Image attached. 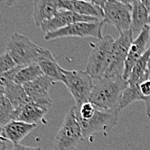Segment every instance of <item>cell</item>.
I'll use <instances>...</instances> for the list:
<instances>
[{
	"label": "cell",
	"instance_id": "6da1fadb",
	"mask_svg": "<svg viewBox=\"0 0 150 150\" xmlns=\"http://www.w3.org/2000/svg\"><path fill=\"white\" fill-rule=\"evenodd\" d=\"M127 86V80L122 75L102 77L96 80V83H93L88 101L101 110H120V99Z\"/></svg>",
	"mask_w": 150,
	"mask_h": 150
},
{
	"label": "cell",
	"instance_id": "7a4b0ae2",
	"mask_svg": "<svg viewBox=\"0 0 150 150\" xmlns=\"http://www.w3.org/2000/svg\"><path fill=\"white\" fill-rule=\"evenodd\" d=\"M5 48L16 66L26 67L37 62L42 47L35 44L28 36L13 33Z\"/></svg>",
	"mask_w": 150,
	"mask_h": 150
},
{
	"label": "cell",
	"instance_id": "3957f363",
	"mask_svg": "<svg viewBox=\"0 0 150 150\" xmlns=\"http://www.w3.org/2000/svg\"><path fill=\"white\" fill-rule=\"evenodd\" d=\"M114 40L111 35H106L96 43H91V52L86 65V72L92 80H98L104 77L110 65V54Z\"/></svg>",
	"mask_w": 150,
	"mask_h": 150
},
{
	"label": "cell",
	"instance_id": "277c9868",
	"mask_svg": "<svg viewBox=\"0 0 150 150\" xmlns=\"http://www.w3.org/2000/svg\"><path fill=\"white\" fill-rule=\"evenodd\" d=\"M61 82L72 94L75 101V107L79 108L88 102L93 87V80L86 71H70L61 68Z\"/></svg>",
	"mask_w": 150,
	"mask_h": 150
},
{
	"label": "cell",
	"instance_id": "5b68a950",
	"mask_svg": "<svg viewBox=\"0 0 150 150\" xmlns=\"http://www.w3.org/2000/svg\"><path fill=\"white\" fill-rule=\"evenodd\" d=\"M83 139L80 126L76 119L75 106L67 112L54 141V150H75Z\"/></svg>",
	"mask_w": 150,
	"mask_h": 150
},
{
	"label": "cell",
	"instance_id": "8992f818",
	"mask_svg": "<svg viewBox=\"0 0 150 150\" xmlns=\"http://www.w3.org/2000/svg\"><path fill=\"white\" fill-rule=\"evenodd\" d=\"M133 42V33L130 30L121 33L111 48L110 65L105 72L104 77H114L123 74L124 63L127 58L129 47Z\"/></svg>",
	"mask_w": 150,
	"mask_h": 150
},
{
	"label": "cell",
	"instance_id": "52a82bcc",
	"mask_svg": "<svg viewBox=\"0 0 150 150\" xmlns=\"http://www.w3.org/2000/svg\"><path fill=\"white\" fill-rule=\"evenodd\" d=\"M105 23L103 20L97 23H86V22L76 23L56 31L47 33L44 35V40L52 41V40L64 38V37H79V38L94 37L99 40L103 37L102 29Z\"/></svg>",
	"mask_w": 150,
	"mask_h": 150
},
{
	"label": "cell",
	"instance_id": "ba28073f",
	"mask_svg": "<svg viewBox=\"0 0 150 150\" xmlns=\"http://www.w3.org/2000/svg\"><path fill=\"white\" fill-rule=\"evenodd\" d=\"M132 6L117 0H108L103 11V21L114 26L119 34L130 30Z\"/></svg>",
	"mask_w": 150,
	"mask_h": 150
},
{
	"label": "cell",
	"instance_id": "9c48e42d",
	"mask_svg": "<svg viewBox=\"0 0 150 150\" xmlns=\"http://www.w3.org/2000/svg\"><path fill=\"white\" fill-rule=\"evenodd\" d=\"M119 112L120 110L105 111L96 109L91 118L87 120H77L80 126L83 138L96 131L108 132L111 130L117 122Z\"/></svg>",
	"mask_w": 150,
	"mask_h": 150
},
{
	"label": "cell",
	"instance_id": "30bf717a",
	"mask_svg": "<svg viewBox=\"0 0 150 150\" xmlns=\"http://www.w3.org/2000/svg\"><path fill=\"white\" fill-rule=\"evenodd\" d=\"M54 83L55 82L52 79L42 75L23 86L29 98V102L47 111L52 106L49 90Z\"/></svg>",
	"mask_w": 150,
	"mask_h": 150
},
{
	"label": "cell",
	"instance_id": "8fae6325",
	"mask_svg": "<svg viewBox=\"0 0 150 150\" xmlns=\"http://www.w3.org/2000/svg\"><path fill=\"white\" fill-rule=\"evenodd\" d=\"M79 22H86V23H97L99 22L98 18L86 16L77 14L73 11H59L51 19L43 22L40 28L43 32L51 33L54 31L60 30L65 28L68 25L74 24Z\"/></svg>",
	"mask_w": 150,
	"mask_h": 150
},
{
	"label": "cell",
	"instance_id": "7c38bea8",
	"mask_svg": "<svg viewBox=\"0 0 150 150\" xmlns=\"http://www.w3.org/2000/svg\"><path fill=\"white\" fill-rule=\"evenodd\" d=\"M150 39L149 26H145L142 31L139 33L136 39L131 43L129 49V53L124 63V69L122 77L125 80H127L130 75L131 70L134 67L135 64L138 60L143 55L146 51V47L149 44Z\"/></svg>",
	"mask_w": 150,
	"mask_h": 150
},
{
	"label": "cell",
	"instance_id": "4fadbf2b",
	"mask_svg": "<svg viewBox=\"0 0 150 150\" xmlns=\"http://www.w3.org/2000/svg\"><path fill=\"white\" fill-rule=\"evenodd\" d=\"M59 11H69L77 14L96 18H103L104 11L98 6L93 4L91 2L74 1V0H60Z\"/></svg>",
	"mask_w": 150,
	"mask_h": 150
},
{
	"label": "cell",
	"instance_id": "5bb4252c",
	"mask_svg": "<svg viewBox=\"0 0 150 150\" xmlns=\"http://www.w3.org/2000/svg\"><path fill=\"white\" fill-rule=\"evenodd\" d=\"M59 2L60 0H35L33 19L37 27H40L43 22L51 19L59 11Z\"/></svg>",
	"mask_w": 150,
	"mask_h": 150
},
{
	"label": "cell",
	"instance_id": "9a60e30c",
	"mask_svg": "<svg viewBox=\"0 0 150 150\" xmlns=\"http://www.w3.org/2000/svg\"><path fill=\"white\" fill-rule=\"evenodd\" d=\"M36 63L41 68L43 75L52 79L54 82H61L62 67L58 64L48 49H46L44 47L42 48L40 57Z\"/></svg>",
	"mask_w": 150,
	"mask_h": 150
},
{
	"label": "cell",
	"instance_id": "2e32d148",
	"mask_svg": "<svg viewBox=\"0 0 150 150\" xmlns=\"http://www.w3.org/2000/svg\"><path fill=\"white\" fill-rule=\"evenodd\" d=\"M4 96L14 108L13 120H16L22 109L29 103V98L23 86L11 83L4 87Z\"/></svg>",
	"mask_w": 150,
	"mask_h": 150
},
{
	"label": "cell",
	"instance_id": "e0dca14e",
	"mask_svg": "<svg viewBox=\"0 0 150 150\" xmlns=\"http://www.w3.org/2000/svg\"><path fill=\"white\" fill-rule=\"evenodd\" d=\"M36 127V124H30L22 121L12 120L5 124L3 128L6 138L15 145L19 144L21 141Z\"/></svg>",
	"mask_w": 150,
	"mask_h": 150
},
{
	"label": "cell",
	"instance_id": "ac0fdd59",
	"mask_svg": "<svg viewBox=\"0 0 150 150\" xmlns=\"http://www.w3.org/2000/svg\"><path fill=\"white\" fill-rule=\"evenodd\" d=\"M131 6L132 10L130 30L133 34L138 32L140 33L145 26L149 25V11L140 0L135 2Z\"/></svg>",
	"mask_w": 150,
	"mask_h": 150
},
{
	"label": "cell",
	"instance_id": "d6986e66",
	"mask_svg": "<svg viewBox=\"0 0 150 150\" xmlns=\"http://www.w3.org/2000/svg\"><path fill=\"white\" fill-rule=\"evenodd\" d=\"M150 58V47H148L143 55L138 60L131 70L130 75L127 79L128 86H133L144 79H149L148 63Z\"/></svg>",
	"mask_w": 150,
	"mask_h": 150
},
{
	"label": "cell",
	"instance_id": "ffe728a7",
	"mask_svg": "<svg viewBox=\"0 0 150 150\" xmlns=\"http://www.w3.org/2000/svg\"><path fill=\"white\" fill-rule=\"evenodd\" d=\"M47 112V111L29 102L22 109L16 120L22 121L30 124L37 125L39 122H41L44 119Z\"/></svg>",
	"mask_w": 150,
	"mask_h": 150
},
{
	"label": "cell",
	"instance_id": "44dd1931",
	"mask_svg": "<svg viewBox=\"0 0 150 150\" xmlns=\"http://www.w3.org/2000/svg\"><path fill=\"white\" fill-rule=\"evenodd\" d=\"M42 75L43 74L37 63H33L26 67H23L19 70V72L16 75L14 82L16 84L23 86L27 83L35 80Z\"/></svg>",
	"mask_w": 150,
	"mask_h": 150
},
{
	"label": "cell",
	"instance_id": "7402d4cb",
	"mask_svg": "<svg viewBox=\"0 0 150 150\" xmlns=\"http://www.w3.org/2000/svg\"><path fill=\"white\" fill-rule=\"evenodd\" d=\"M143 99L138 88V83L133 86H128L122 92L119 103V110H121L136 101H143Z\"/></svg>",
	"mask_w": 150,
	"mask_h": 150
},
{
	"label": "cell",
	"instance_id": "603a6c76",
	"mask_svg": "<svg viewBox=\"0 0 150 150\" xmlns=\"http://www.w3.org/2000/svg\"><path fill=\"white\" fill-rule=\"evenodd\" d=\"M14 108L8 98L4 95L0 97V125L4 126L13 120Z\"/></svg>",
	"mask_w": 150,
	"mask_h": 150
},
{
	"label": "cell",
	"instance_id": "cb8c5ba5",
	"mask_svg": "<svg viewBox=\"0 0 150 150\" xmlns=\"http://www.w3.org/2000/svg\"><path fill=\"white\" fill-rule=\"evenodd\" d=\"M22 67H23L16 66L13 69H11V70H10L8 72H5L4 74H0V86L5 87L8 85L11 84V83H14L16 75L19 72V70Z\"/></svg>",
	"mask_w": 150,
	"mask_h": 150
},
{
	"label": "cell",
	"instance_id": "d4e9b609",
	"mask_svg": "<svg viewBox=\"0 0 150 150\" xmlns=\"http://www.w3.org/2000/svg\"><path fill=\"white\" fill-rule=\"evenodd\" d=\"M16 67L14 60L9 55L7 52L0 54V74L8 72Z\"/></svg>",
	"mask_w": 150,
	"mask_h": 150
},
{
	"label": "cell",
	"instance_id": "484cf974",
	"mask_svg": "<svg viewBox=\"0 0 150 150\" xmlns=\"http://www.w3.org/2000/svg\"><path fill=\"white\" fill-rule=\"evenodd\" d=\"M12 148L13 143L6 138L4 128L0 125V150H11Z\"/></svg>",
	"mask_w": 150,
	"mask_h": 150
},
{
	"label": "cell",
	"instance_id": "4316f807",
	"mask_svg": "<svg viewBox=\"0 0 150 150\" xmlns=\"http://www.w3.org/2000/svg\"><path fill=\"white\" fill-rule=\"evenodd\" d=\"M138 88L140 91V93L142 94V96L143 97V98L145 99L146 98L150 96V79H144L142 82L138 83ZM143 99V101H144Z\"/></svg>",
	"mask_w": 150,
	"mask_h": 150
},
{
	"label": "cell",
	"instance_id": "83f0119b",
	"mask_svg": "<svg viewBox=\"0 0 150 150\" xmlns=\"http://www.w3.org/2000/svg\"><path fill=\"white\" fill-rule=\"evenodd\" d=\"M11 150H42V149L39 147H28L19 143L13 145V148L11 149Z\"/></svg>",
	"mask_w": 150,
	"mask_h": 150
},
{
	"label": "cell",
	"instance_id": "f1b7e54d",
	"mask_svg": "<svg viewBox=\"0 0 150 150\" xmlns=\"http://www.w3.org/2000/svg\"><path fill=\"white\" fill-rule=\"evenodd\" d=\"M91 2L93 4L98 6L99 8H101V9L103 10L104 7H105V5L106 4V3L108 2V0H91Z\"/></svg>",
	"mask_w": 150,
	"mask_h": 150
},
{
	"label": "cell",
	"instance_id": "f546056e",
	"mask_svg": "<svg viewBox=\"0 0 150 150\" xmlns=\"http://www.w3.org/2000/svg\"><path fill=\"white\" fill-rule=\"evenodd\" d=\"M143 102H144L145 106H146V113H147L148 117H150V96L146 98Z\"/></svg>",
	"mask_w": 150,
	"mask_h": 150
},
{
	"label": "cell",
	"instance_id": "4dcf8cb0",
	"mask_svg": "<svg viewBox=\"0 0 150 150\" xmlns=\"http://www.w3.org/2000/svg\"><path fill=\"white\" fill-rule=\"evenodd\" d=\"M120 3H122L124 4H129V5H132L135 2L138 1V0H117Z\"/></svg>",
	"mask_w": 150,
	"mask_h": 150
},
{
	"label": "cell",
	"instance_id": "1f68e13d",
	"mask_svg": "<svg viewBox=\"0 0 150 150\" xmlns=\"http://www.w3.org/2000/svg\"><path fill=\"white\" fill-rule=\"evenodd\" d=\"M143 4H144V6L147 8V10L149 11L150 13V0H140Z\"/></svg>",
	"mask_w": 150,
	"mask_h": 150
},
{
	"label": "cell",
	"instance_id": "d6a6232c",
	"mask_svg": "<svg viewBox=\"0 0 150 150\" xmlns=\"http://www.w3.org/2000/svg\"><path fill=\"white\" fill-rule=\"evenodd\" d=\"M19 0H6L5 3H6V5L7 6H11L13 5L14 4H16V2H18Z\"/></svg>",
	"mask_w": 150,
	"mask_h": 150
},
{
	"label": "cell",
	"instance_id": "836d02e7",
	"mask_svg": "<svg viewBox=\"0 0 150 150\" xmlns=\"http://www.w3.org/2000/svg\"><path fill=\"white\" fill-rule=\"evenodd\" d=\"M4 87L0 86V97H1L2 95H4Z\"/></svg>",
	"mask_w": 150,
	"mask_h": 150
},
{
	"label": "cell",
	"instance_id": "e575fe53",
	"mask_svg": "<svg viewBox=\"0 0 150 150\" xmlns=\"http://www.w3.org/2000/svg\"><path fill=\"white\" fill-rule=\"evenodd\" d=\"M148 68H149V70H150V58L149 60V63H148Z\"/></svg>",
	"mask_w": 150,
	"mask_h": 150
},
{
	"label": "cell",
	"instance_id": "d590c367",
	"mask_svg": "<svg viewBox=\"0 0 150 150\" xmlns=\"http://www.w3.org/2000/svg\"><path fill=\"white\" fill-rule=\"evenodd\" d=\"M74 1H86V2H91V0H74Z\"/></svg>",
	"mask_w": 150,
	"mask_h": 150
},
{
	"label": "cell",
	"instance_id": "8d00e7d4",
	"mask_svg": "<svg viewBox=\"0 0 150 150\" xmlns=\"http://www.w3.org/2000/svg\"><path fill=\"white\" fill-rule=\"evenodd\" d=\"M149 29H150V13H149Z\"/></svg>",
	"mask_w": 150,
	"mask_h": 150
},
{
	"label": "cell",
	"instance_id": "74e56055",
	"mask_svg": "<svg viewBox=\"0 0 150 150\" xmlns=\"http://www.w3.org/2000/svg\"><path fill=\"white\" fill-rule=\"evenodd\" d=\"M149 79H150V70H149Z\"/></svg>",
	"mask_w": 150,
	"mask_h": 150
},
{
	"label": "cell",
	"instance_id": "f35d334b",
	"mask_svg": "<svg viewBox=\"0 0 150 150\" xmlns=\"http://www.w3.org/2000/svg\"><path fill=\"white\" fill-rule=\"evenodd\" d=\"M149 47H150V39H149Z\"/></svg>",
	"mask_w": 150,
	"mask_h": 150
}]
</instances>
